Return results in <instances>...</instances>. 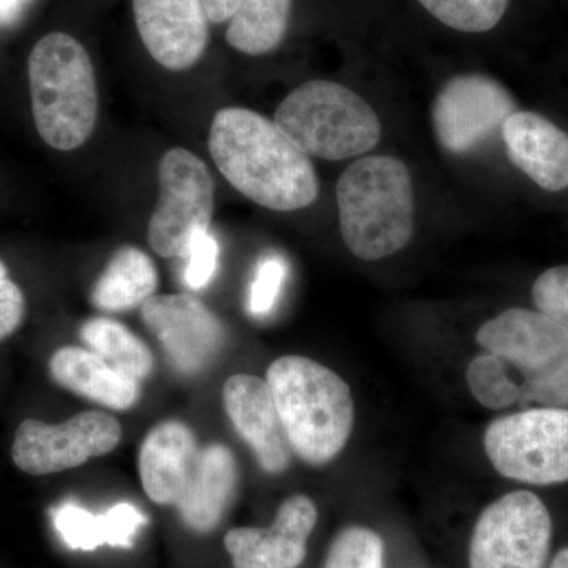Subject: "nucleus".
I'll return each mask as SVG.
<instances>
[{
    "instance_id": "nucleus-31",
    "label": "nucleus",
    "mask_w": 568,
    "mask_h": 568,
    "mask_svg": "<svg viewBox=\"0 0 568 568\" xmlns=\"http://www.w3.org/2000/svg\"><path fill=\"white\" fill-rule=\"evenodd\" d=\"M549 568H568V548L560 549Z\"/></svg>"
},
{
    "instance_id": "nucleus-8",
    "label": "nucleus",
    "mask_w": 568,
    "mask_h": 568,
    "mask_svg": "<svg viewBox=\"0 0 568 568\" xmlns=\"http://www.w3.org/2000/svg\"><path fill=\"white\" fill-rule=\"evenodd\" d=\"M485 452L500 476L521 484L568 480V409L532 407L493 420L484 437Z\"/></svg>"
},
{
    "instance_id": "nucleus-19",
    "label": "nucleus",
    "mask_w": 568,
    "mask_h": 568,
    "mask_svg": "<svg viewBox=\"0 0 568 568\" xmlns=\"http://www.w3.org/2000/svg\"><path fill=\"white\" fill-rule=\"evenodd\" d=\"M54 528L71 549L93 551L102 545L133 547L134 537L148 518L129 503L111 507L106 514L93 515L78 504L67 503L51 511Z\"/></svg>"
},
{
    "instance_id": "nucleus-27",
    "label": "nucleus",
    "mask_w": 568,
    "mask_h": 568,
    "mask_svg": "<svg viewBox=\"0 0 568 568\" xmlns=\"http://www.w3.org/2000/svg\"><path fill=\"white\" fill-rule=\"evenodd\" d=\"M538 312L568 328V265L548 268L532 286Z\"/></svg>"
},
{
    "instance_id": "nucleus-20",
    "label": "nucleus",
    "mask_w": 568,
    "mask_h": 568,
    "mask_svg": "<svg viewBox=\"0 0 568 568\" xmlns=\"http://www.w3.org/2000/svg\"><path fill=\"white\" fill-rule=\"evenodd\" d=\"M159 274L151 257L136 246L119 248L93 284L91 301L102 312H126L155 295Z\"/></svg>"
},
{
    "instance_id": "nucleus-5",
    "label": "nucleus",
    "mask_w": 568,
    "mask_h": 568,
    "mask_svg": "<svg viewBox=\"0 0 568 568\" xmlns=\"http://www.w3.org/2000/svg\"><path fill=\"white\" fill-rule=\"evenodd\" d=\"M336 204L343 241L358 260H384L413 239V178L402 160L375 155L351 163L336 182Z\"/></svg>"
},
{
    "instance_id": "nucleus-23",
    "label": "nucleus",
    "mask_w": 568,
    "mask_h": 568,
    "mask_svg": "<svg viewBox=\"0 0 568 568\" xmlns=\"http://www.w3.org/2000/svg\"><path fill=\"white\" fill-rule=\"evenodd\" d=\"M447 28L466 33L491 31L506 14L508 0H418Z\"/></svg>"
},
{
    "instance_id": "nucleus-3",
    "label": "nucleus",
    "mask_w": 568,
    "mask_h": 568,
    "mask_svg": "<svg viewBox=\"0 0 568 568\" xmlns=\"http://www.w3.org/2000/svg\"><path fill=\"white\" fill-rule=\"evenodd\" d=\"M142 488L160 506H173L196 532H211L222 523L237 491L233 452L222 444L200 447L182 422L156 425L142 440Z\"/></svg>"
},
{
    "instance_id": "nucleus-24",
    "label": "nucleus",
    "mask_w": 568,
    "mask_h": 568,
    "mask_svg": "<svg viewBox=\"0 0 568 568\" xmlns=\"http://www.w3.org/2000/svg\"><path fill=\"white\" fill-rule=\"evenodd\" d=\"M324 568H384V541L362 526L343 529L332 541Z\"/></svg>"
},
{
    "instance_id": "nucleus-11",
    "label": "nucleus",
    "mask_w": 568,
    "mask_h": 568,
    "mask_svg": "<svg viewBox=\"0 0 568 568\" xmlns=\"http://www.w3.org/2000/svg\"><path fill=\"white\" fill-rule=\"evenodd\" d=\"M121 437V424L100 410H85L58 425L28 418L18 426L11 458L31 476H48L110 454Z\"/></svg>"
},
{
    "instance_id": "nucleus-18",
    "label": "nucleus",
    "mask_w": 568,
    "mask_h": 568,
    "mask_svg": "<svg viewBox=\"0 0 568 568\" xmlns=\"http://www.w3.org/2000/svg\"><path fill=\"white\" fill-rule=\"evenodd\" d=\"M50 375L59 386L115 410H125L140 399L138 381L118 369L89 349L65 346L50 361Z\"/></svg>"
},
{
    "instance_id": "nucleus-13",
    "label": "nucleus",
    "mask_w": 568,
    "mask_h": 568,
    "mask_svg": "<svg viewBox=\"0 0 568 568\" xmlns=\"http://www.w3.org/2000/svg\"><path fill=\"white\" fill-rule=\"evenodd\" d=\"M141 315L183 375L204 372L223 349V324L193 295H153L141 306Z\"/></svg>"
},
{
    "instance_id": "nucleus-26",
    "label": "nucleus",
    "mask_w": 568,
    "mask_h": 568,
    "mask_svg": "<svg viewBox=\"0 0 568 568\" xmlns=\"http://www.w3.org/2000/svg\"><path fill=\"white\" fill-rule=\"evenodd\" d=\"M220 246L211 231H197L186 246V267L183 272L186 286L201 291L209 286L219 265Z\"/></svg>"
},
{
    "instance_id": "nucleus-14",
    "label": "nucleus",
    "mask_w": 568,
    "mask_h": 568,
    "mask_svg": "<svg viewBox=\"0 0 568 568\" xmlns=\"http://www.w3.org/2000/svg\"><path fill=\"white\" fill-rule=\"evenodd\" d=\"M145 50L164 69H190L203 58L209 20L203 0H132Z\"/></svg>"
},
{
    "instance_id": "nucleus-25",
    "label": "nucleus",
    "mask_w": 568,
    "mask_h": 568,
    "mask_svg": "<svg viewBox=\"0 0 568 568\" xmlns=\"http://www.w3.org/2000/svg\"><path fill=\"white\" fill-rule=\"evenodd\" d=\"M287 263L280 254H267L256 265L250 284L248 312L254 317L271 315L286 282Z\"/></svg>"
},
{
    "instance_id": "nucleus-4",
    "label": "nucleus",
    "mask_w": 568,
    "mask_h": 568,
    "mask_svg": "<svg viewBox=\"0 0 568 568\" xmlns=\"http://www.w3.org/2000/svg\"><path fill=\"white\" fill-rule=\"evenodd\" d=\"M291 450L323 466L342 454L354 426L351 388L331 368L302 355H284L265 376Z\"/></svg>"
},
{
    "instance_id": "nucleus-1",
    "label": "nucleus",
    "mask_w": 568,
    "mask_h": 568,
    "mask_svg": "<svg viewBox=\"0 0 568 568\" xmlns=\"http://www.w3.org/2000/svg\"><path fill=\"white\" fill-rule=\"evenodd\" d=\"M467 366L470 394L488 409L568 406V328L532 310L510 308L477 331Z\"/></svg>"
},
{
    "instance_id": "nucleus-22",
    "label": "nucleus",
    "mask_w": 568,
    "mask_h": 568,
    "mask_svg": "<svg viewBox=\"0 0 568 568\" xmlns=\"http://www.w3.org/2000/svg\"><path fill=\"white\" fill-rule=\"evenodd\" d=\"M81 338L92 353L132 379H145L153 369L151 349L125 325L110 317H93L82 324Z\"/></svg>"
},
{
    "instance_id": "nucleus-15",
    "label": "nucleus",
    "mask_w": 568,
    "mask_h": 568,
    "mask_svg": "<svg viewBox=\"0 0 568 568\" xmlns=\"http://www.w3.org/2000/svg\"><path fill=\"white\" fill-rule=\"evenodd\" d=\"M317 523V508L310 497L284 500L268 528H235L224 537V547L235 568H297L306 556V541Z\"/></svg>"
},
{
    "instance_id": "nucleus-6",
    "label": "nucleus",
    "mask_w": 568,
    "mask_h": 568,
    "mask_svg": "<svg viewBox=\"0 0 568 568\" xmlns=\"http://www.w3.org/2000/svg\"><path fill=\"white\" fill-rule=\"evenodd\" d=\"M33 121L55 151L81 148L99 118V93L91 55L65 32L39 40L29 55Z\"/></svg>"
},
{
    "instance_id": "nucleus-9",
    "label": "nucleus",
    "mask_w": 568,
    "mask_h": 568,
    "mask_svg": "<svg viewBox=\"0 0 568 568\" xmlns=\"http://www.w3.org/2000/svg\"><path fill=\"white\" fill-rule=\"evenodd\" d=\"M551 517L540 497L514 491L489 504L476 523L469 568H545Z\"/></svg>"
},
{
    "instance_id": "nucleus-17",
    "label": "nucleus",
    "mask_w": 568,
    "mask_h": 568,
    "mask_svg": "<svg viewBox=\"0 0 568 568\" xmlns=\"http://www.w3.org/2000/svg\"><path fill=\"white\" fill-rule=\"evenodd\" d=\"M510 162L547 192L568 189V134L532 111H515L504 122Z\"/></svg>"
},
{
    "instance_id": "nucleus-29",
    "label": "nucleus",
    "mask_w": 568,
    "mask_h": 568,
    "mask_svg": "<svg viewBox=\"0 0 568 568\" xmlns=\"http://www.w3.org/2000/svg\"><path fill=\"white\" fill-rule=\"evenodd\" d=\"M242 0H203L205 17L213 24L230 21Z\"/></svg>"
},
{
    "instance_id": "nucleus-12",
    "label": "nucleus",
    "mask_w": 568,
    "mask_h": 568,
    "mask_svg": "<svg viewBox=\"0 0 568 568\" xmlns=\"http://www.w3.org/2000/svg\"><path fill=\"white\" fill-rule=\"evenodd\" d=\"M517 111L514 97L484 74L452 78L433 103V130L440 148L463 155L487 142Z\"/></svg>"
},
{
    "instance_id": "nucleus-2",
    "label": "nucleus",
    "mask_w": 568,
    "mask_h": 568,
    "mask_svg": "<svg viewBox=\"0 0 568 568\" xmlns=\"http://www.w3.org/2000/svg\"><path fill=\"white\" fill-rule=\"evenodd\" d=\"M209 151L223 178L265 209L301 211L317 200L320 182L312 160L260 112L245 108L216 112Z\"/></svg>"
},
{
    "instance_id": "nucleus-10",
    "label": "nucleus",
    "mask_w": 568,
    "mask_h": 568,
    "mask_svg": "<svg viewBox=\"0 0 568 568\" xmlns=\"http://www.w3.org/2000/svg\"><path fill=\"white\" fill-rule=\"evenodd\" d=\"M160 197L149 222V244L163 257L185 256L190 239L207 231L215 185L207 164L186 149H171L159 166Z\"/></svg>"
},
{
    "instance_id": "nucleus-16",
    "label": "nucleus",
    "mask_w": 568,
    "mask_h": 568,
    "mask_svg": "<svg viewBox=\"0 0 568 568\" xmlns=\"http://www.w3.org/2000/svg\"><path fill=\"white\" fill-rule=\"evenodd\" d=\"M223 403L235 432L252 448L265 473L286 470L291 447L267 381L252 375L231 376L224 383Z\"/></svg>"
},
{
    "instance_id": "nucleus-28",
    "label": "nucleus",
    "mask_w": 568,
    "mask_h": 568,
    "mask_svg": "<svg viewBox=\"0 0 568 568\" xmlns=\"http://www.w3.org/2000/svg\"><path fill=\"white\" fill-rule=\"evenodd\" d=\"M26 298L0 260V339L18 331L24 321Z\"/></svg>"
},
{
    "instance_id": "nucleus-30",
    "label": "nucleus",
    "mask_w": 568,
    "mask_h": 568,
    "mask_svg": "<svg viewBox=\"0 0 568 568\" xmlns=\"http://www.w3.org/2000/svg\"><path fill=\"white\" fill-rule=\"evenodd\" d=\"M28 0H0V21L13 20Z\"/></svg>"
},
{
    "instance_id": "nucleus-21",
    "label": "nucleus",
    "mask_w": 568,
    "mask_h": 568,
    "mask_svg": "<svg viewBox=\"0 0 568 568\" xmlns=\"http://www.w3.org/2000/svg\"><path fill=\"white\" fill-rule=\"evenodd\" d=\"M293 0H242L226 40L235 51L263 55L280 47L290 26Z\"/></svg>"
},
{
    "instance_id": "nucleus-7",
    "label": "nucleus",
    "mask_w": 568,
    "mask_h": 568,
    "mask_svg": "<svg viewBox=\"0 0 568 568\" xmlns=\"http://www.w3.org/2000/svg\"><path fill=\"white\" fill-rule=\"evenodd\" d=\"M276 125L308 156L354 159L381 140V121L362 97L332 81L298 85L275 112Z\"/></svg>"
}]
</instances>
